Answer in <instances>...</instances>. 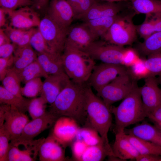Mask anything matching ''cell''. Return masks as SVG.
<instances>
[{
    "label": "cell",
    "instance_id": "1",
    "mask_svg": "<svg viewBox=\"0 0 161 161\" xmlns=\"http://www.w3.org/2000/svg\"><path fill=\"white\" fill-rule=\"evenodd\" d=\"M85 85L78 84L71 80L50 104L48 111L58 118L68 117L85 125L87 117Z\"/></svg>",
    "mask_w": 161,
    "mask_h": 161
},
{
    "label": "cell",
    "instance_id": "2",
    "mask_svg": "<svg viewBox=\"0 0 161 161\" xmlns=\"http://www.w3.org/2000/svg\"><path fill=\"white\" fill-rule=\"evenodd\" d=\"M87 117L85 125L97 131L104 144L112 149L108 133L112 124V113L103 100L95 95L88 84L85 88Z\"/></svg>",
    "mask_w": 161,
    "mask_h": 161
},
{
    "label": "cell",
    "instance_id": "3",
    "mask_svg": "<svg viewBox=\"0 0 161 161\" xmlns=\"http://www.w3.org/2000/svg\"><path fill=\"white\" fill-rule=\"evenodd\" d=\"M61 59L64 72L72 81L81 85L87 83L95 65L88 53L66 44Z\"/></svg>",
    "mask_w": 161,
    "mask_h": 161
},
{
    "label": "cell",
    "instance_id": "4",
    "mask_svg": "<svg viewBox=\"0 0 161 161\" xmlns=\"http://www.w3.org/2000/svg\"><path fill=\"white\" fill-rule=\"evenodd\" d=\"M109 109L114 116L115 131L124 130L128 126L142 121L147 117L138 85L118 106H112Z\"/></svg>",
    "mask_w": 161,
    "mask_h": 161
},
{
    "label": "cell",
    "instance_id": "5",
    "mask_svg": "<svg viewBox=\"0 0 161 161\" xmlns=\"http://www.w3.org/2000/svg\"><path fill=\"white\" fill-rule=\"evenodd\" d=\"M135 13L118 14L106 32L101 37L111 44L124 47L131 45L137 38L136 25L133 21Z\"/></svg>",
    "mask_w": 161,
    "mask_h": 161
},
{
    "label": "cell",
    "instance_id": "6",
    "mask_svg": "<svg viewBox=\"0 0 161 161\" xmlns=\"http://www.w3.org/2000/svg\"><path fill=\"white\" fill-rule=\"evenodd\" d=\"M137 81L128 69V72L119 75L97 92V95L109 108L113 104L127 96L137 85Z\"/></svg>",
    "mask_w": 161,
    "mask_h": 161
},
{
    "label": "cell",
    "instance_id": "7",
    "mask_svg": "<svg viewBox=\"0 0 161 161\" xmlns=\"http://www.w3.org/2000/svg\"><path fill=\"white\" fill-rule=\"evenodd\" d=\"M38 27L51 52L62 55L68 28L61 26L48 15L41 20Z\"/></svg>",
    "mask_w": 161,
    "mask_h": 161
},
{
    "label": "cell",
    "instance_id": "8",
    "mask_svg": "<svg viewBox=\"0 0 161 161\" xmlns=\"http://www.w3.org/2000/svg\"><path fill=\"white\" fill-rule=\"evenodd\" d=\"M58 118L49 111L41 116L29 121L25 126L20 136L10 141V145L26 148L31 144L34 138L45 130L54 125Z\"/></svg>",
    "mask_w": 161,
    "mask_h": 161
},
{
    "label": "cell",
    "instance_id": "9",
    "mask_svg": "<svg viewBox=\"0 0 161 161\" xmlns=\"http://www.w3.org/2000/svg\"><path fill=\"white\" fill-rule=\"evenodd\" d=\"M30 121L27 115L13 105L1 104L0 124H3L10 136L11 140L18 138Z\"/></svg>",
    "mask_w": 161,
    "mask_h": 161
},
{
    "label": "cell",
    "instance_id": "10",
    "mask_svg": "<svg viewBox=\"0 0 161 161\" xmlns=\"http://www.w3.org/2000/svg\"><path fill=\"white\" fill-rule=\"evenodd\" d=\"M126 48L111 44L103 40L95 41L85 52L94 60L103 63L122 65L123 56Z\"/></svg>",
    "mask_w": 161,
    "mask_h": 161
},
{
    "label": "cell",
    "instance_id": "11",
    "mask_svg": "<svg viewBox=\"0 0 161 161\" xmlns=\"http://www.w3.org/2000/svg\"><path fill=\"white\" fill-rule=\"evenodd\" d=\"M128 72V68L122 65L103 63L95 65L87 83L97 92L119 75Z\"/></svg>",
    "mask_w": 161,
    "mask_h": 161
},
{
    "label": "cell",
    "instance_id": "12",
    "mask_svg": "<svg viewBox=\"0 0 161 161\" xmlns=\"http://www.w3.org/2000/svg\"><path fill=\"white\" fill-rule=\"evenodd\" d=\"M143 86L139 87L143 106L148 115L161 106V88L157 78L150 76L144 79Z\"/></svg>",
    "mask_w": 161,
    "mask_h": 161
},
{
    "label": "cell",
    "instance_id": "13",
    "mask_svg": "<svg viewBox=\"0 0 161 161\" xmlns=\"http://www.w3.org/2000/svg\"><path fill=\"white\" fill-rule=\"evenodd\" d=\"M97 38L88 26L83 22L69 27L66 44L85 52Z\"/></svg>",
    "mask_w": 161,
    "mask_h": 161
},
{
    "label": "cell",
    "instance_id": "14",
    "mask_svg": "<svg viewBox=\"0 0 161 161\" xmlns=\"http://www.w3.org/2000/svg\"><path fill=\"white\" fill-rule=\"evenodd\" d=\"M78 123L73 118L65 116L59 117L55 123L52 134L64 148L75 139L79 128Z\"/></svg>",
    "mask_w": 161,
    "mask_h": 161
},
{
    "label": "cell",
    "instance_id": "15",
    "mask_svg": "<svg viewBox=\"0 0 161 161\" xmlns=\"http://www.w3.org/2000/svg\"><path fill=\"white\" fill-rule=\"evenodd\" d=\"M7 11L10 20L9 25L12 27L27 30L39 25L41 20L38 14L29 6Z\"/></svg>",
    "mask_w": 161,
    "mask_h": 161
},
{
    "label": "cell",
    "instance_id": "16",
    "mask_svg": "<svg viewBox=\"0 0 161 161\" xmlns=\"http://www.w3.org/2000/svg\"><path fill=\"white\" fill-rule=\"evenodd\" d=\"M71 80L65 72L49 75L43 82L40 94L47 103H52Z\"/></svg>",
    "mask_w": 161,
    "mask_h": 161
},
{
    "label": "cell",
    "instance_id": "17",
    "mask_svg": "<svg viewBox=\"0 0 161 161\" xmlns=\"http://www.w3.org/2000/svg\"><path fill=\"white\" fill-rule=\"evenodd\" d=\"M47 15L59 25L67 28L74 19L73 10L67 0H51Z\"/></svg>",
    "mask_w": 161,
    "mask_h": 161
},
{
    "label": "cell",
    "instance_id": "18",
    "mask_svg": "<svg viewBox=\"0 0 161 161\" xmlns=\"http://www.w3.org/2000/svg\"><path fill=\"white\" fill-rule=\"evenodd\" d=\"M64 148L51 134L41 142L38 151L40 161L66 160Z\"/></svg>",
    "mask_w": 161,
    "mask_h": 161
},
{
    "label": "cell",
    "instance_id": "19",
    "mask_svg": "<svg viewBox=\"0 0 161 161\" xmlns=\"http://www.w3.org/2000/svg\"><path fill=\"white\" fill-rule=\"evenodd\" d=\"M123 6L120 3L106 2L94 4L89 10L79 19L83 22L102 17L115 16L123 9Z\"/></svg>",
    "mask_w": 161,
    "mask_h": 161
},
{
    "label": "cell",
    "instance_id": "20",
    "mask_svg": "<svg viewBox=\"0 0 161 161\" xmlns=\"http://www.w3.org/2000/svg\"><path fill=\"white\" fill-rule=\"evenodd\" d=\"M112 149L114 156L123 160L135 159L139 154L125 136L124 130L115 131Z\"/></svg>",
    "mask_w": 161,
    "mask_h": 161
},
{
    "label": "cell",
    "instance_id": "21",
    "mask_svg": "<svg viewBox=\"0 0 161 161\" xmlns=\"http://www.w3.org/2000/svg\"><path fill=\"white\" fill-rule=\"evenodd\" d=\"M126 134L134 135L161 147V130L148 123H143L130 129H124Z\"/></svg>",
    "mask_w": 161,
    "mask_h": 161
},
{
    "label": "cell",
    "instance_id": "22",
    "mask_svg": "<svg viewBox=\"0 0 161 161\" xmlns=\"http://www.w3.org/2000/svg\"><path fill=\"white\" fill-rule=\"evenodd\" d=\"M37 61L48 75L65 72L61 59V55L51 53H37Z\"/></svg>",
    "mask_w": 161,
    "mask_h": 161
},
{
    "label": "cell",
    "instance_id": "23",
    "mask_svg": "<svg viewBox=\"0 0 161 161\" xmlns=\"http://www.w3.org/2000/svg\"><path fill=\"white\" fill-rule=\"evenodd\" d=\"M14 64L12 68L17 72L36 61L37 52L30 45L22 47H16L13 53Z\"/></svg>",
    "mask_w": 161,
    "mask_h": 161
},
{
    "label": "cell",
    "instance_id": "24",
    "mask_svg": "<svg viewBox=\"0 0 161 161\" xmlns=\"http://www.w3.org/2000/svg\"><path fill=\"white\" fill-rule=\"evenodd\" d=\"M40 144L29 145L24 150H20L18 147L9 145L6 161H33L38 153Z\"/></svg>",
    "mask_w": 161,
    "mask_h": 161
},
{
    "label": "cell",
    "instance_id": "25",
    "mask_svg": "<svg viewBox=\"0 0 161 161\" xmlns=\"http://www.w3.org/2000/svg\"><path fill=\"white\" fill-rule=\"evenodd\" d=\"M136 14L161 15V1L159 0H130Z\"/></svg>",
    "mask_w": 161,
    "mask_h": 161
},
{
    "label": "cell",
    "instance_id": "26",
    "mask_svg": "<svg viewBox=\"0 0 161 161\" xmlns=\"http://www.w3.org/2000/svg\"><path fill=\"white\" fill-rule=\"evenodd\" d=\"M31 99L16 96L6 90L3 86H0V103L16 107L20 111L25 113L27 111Z\"/></svg>",
    "mask_w": 161,
    "mask_h": 161
},
{
    "label": "cell",
    "instance_id": "27",
    "mask_svg": "<svg viewBox=\"0 0 161 161\" xmlns=\"http://www.w3.org/2000/svg\"><path fill=\"white\" fill-rule=\"evenodd\" d=\"M125 136L140 154L161 155V146L132 135L125 133Z\"/></svg>",
    "mask_w": 161,
    "mask_h": 161
},
{
    "label": "cell",
    "instance_id": "28",
    "mask_svg": "<svg viewBox=\"0 0 161 161\" xmlns=\"http://www.w3.org/2000/svg\"><path fill=\"white\" fill-rule=\"evenodd\" d=\"M138 51L148 56L161 52V31L154 32L140 43L137 46Z\"/></svg>",
    "mask_w": 161,
    "mask_h": 161
},
{
    "label": "cell",
    "instance_id": "29",
    "mask_svg": "<svg viewBox=\"0 0 161 161\" xmlns=\"http://www.w3.org/2000/svg\"><path fill=\"white\" fill-rule=\"evenodd\" d=\"M114 156L112 150L109 148L104 144L88 146L83 155L80 161H101L106 156Z\"/></svg>",
    "mask_w": 161,
    "mask_h": 161
},
{
    "label": "cell",
    "instance_id": "30",
    "mask_svg": "<svg viewBox=\"0 0 161 161\" xmlns=\"http://www.w3.org/2000/svg\"><path fill=\"white\" fill-rule=\"evenodd\" d=\"M16 72L21 82L24 83L35 78L41 77L45 78L48 76L37 60L20 71Z\"/></svg>",
    "mask_w": 161,
    "mask_h": 161
},
{
    "label": "cell",
    "instance_id": "31",
    "mask_svg": "<svg viewBox=\"0 0 161 161\" xmlns=\"http://www.w3.org/2000/svg\"><path fill=\"white\" fill-rule=\"evenodd\" d=\"M117 15L112 17H102L94 19L84 22L88 26L98 38L99 37H101L108 30Z\"/></svg>",
    "mask_w": 161,
    "mask_h": 161
},
{
    "label": "cell",
    "instance_id": "32",
    "mask_svg": "<svg viewBox=\"0 0 161 161\" xmlns=\"http://www.w3.org/2000/svg\"><path fill=\"white\" fill-rule=\"evenodd\" d=\"M75 139L83 142L88 146L104 144L98 132L95 129L88 127L79 128Z\"/></svg>",
    "mask_w": 161,
    "mask_h": 161
},
{
    "label": "cell",
    "instance_id": "33",
    "mask_svg": "<svg viewBox=\"0 0 161 161\" xmlns=\"http://www.w3.org/2000/svg\"><path fill=\"white\" fill-rule=\"evenodd\" d=\"M3 86L8 91L16 96L22 97L21 93V81L16 72L10 69L2 81Z\"/></svg>",
    "mask_w": 161,
    "mask_h": 161
},
{
    "label": "cell",
    "instance_id": "34",
    "mask_svg": "<svg viewBox=\"0 0 161 161\" xmlns=\"http://www.w3.org/2000/svg\"><path fill=\"white\" fill-rule=\"evenodd\" d=\"M43 83L41 78H37L28 81L25 83L24 87H21L22 96L29 98L36 97L41 94Z\"/></svg>",
    "mask_w": 161,
    "mask_h": 161
},
{
    "label": "cell",
    "instance_id": "35",
    "mask_svg": "<svg viewBox=\"0 0 161 161\" xmlns=\"http://www.w3.org/2000/svg\"><path fill=\"white\" fill-rule=\"evenodd\" d=\"M47 103L41 97L31 99L27 111L32 120L38 117L46 112Z\"/></svg>",
    "mask_w": 161,
    "mask_h": 161
},
{
    "label": "cell",
    "instance_id": "36",
    "mask_svg": "<svg viewBox=\"0 0 161 161\" xmlns=\"http://www.w3.org/2000/svg\"><path fill=\"white\" fill-rule=\"evenodd\" d=\"M30 45L37 53H52L50 51L38 27L35 28L30 38Z\"/></svg>",
    "mask_w": 161,
    "mask_h": 161
},
{
    "label": "cell",
    "instance_id": "37",
    "mask_svg": "<svg viewBox=\"0 0 161 161\" xmlns=\"http://www.w3.org/2000/svg\"><path fill=\"white\" fill-rule=\"evenodd\" d=\"M145 15L144 21L140 25H136L137 33L144 40L155 32L154 24L156 16Z\"/></svg>",
    "mask_w": 161,
    "mask_h": 161
},
{
    "label": "cell",
    "instance_id": "38",
    "mask_svg": "<svg viewBox=\"0 0 161 161\" xmlns=\"http://www.w3.org/2000/svg\"><path fill=\"white\" fill-rule=\"evenodd\" d=\"M71 6L74 14V19H79L92 7L97 2V0H67Z\"/></svg>",
    "mask_w": 161,
    "mask_h": 161
},
{
    "label": "cell",
    "instance_id": "39",
    "mask_svg": "<svg viewBox=\"0 0 161 161\" xmlns=\"http://www.w3.org/2000/svg\"><path fill=\"white\" fill-rule=\"evenodd\" d=\"M128 68L130 75L137 81L150 76L149 72L145 64V59L140 58L133 65Z\"/></svg>",
    "mask_w": 161,
    "mask_h": 161
},
{
    "label": "cell",
    "instance_id": "40",
    "mask_svg": "<svg viewBox=\"0 0 161 161\" xmlns=\"http://www.w3.org/2000/svg\"><path fill=\"white\" fill-rule=\"evenodd\" d=\"M145 63L150 76L161 75V52L148 56Z\"/></svg>",
    "mask_w": 161,
    "mask_h": 161
},
{
    "label": "cell",
    "instance_id": "41",
    "mask_svg": "<svg viewBox=\"0 0 161 161\" xmlns=\"http://www.w3.org/2000/svg\"><path fill=\"white\" fill-rule=\"evenodd\" d=\"M11 140L9 134L3 124L0 125V161H6Z\"/></svg>",
    "mask_w": 161,
    "mask_h": 161
},
{
    "label": "cell",
    "instance_id": "42",
    "mask_svg": "<svg viewBox=\"0 0 161 161\" xmlns=\"http://www.w3.org/2000/svg\"><path fill=\"white\" fill-rule=\"evenodd\" d=\"M4 30L11 42L17 47H19L27 30L16 28L9 25L7 26Z\"/></svg>",
    "mask_w": 161,
    "mask_h": 161
},
{
    "label": "cell",
    "instance_id": "43",
    "mask_svg": "<svg viewBox=\"0 0 161 161\" xmlns=\"http://www.w3.org/2000/svg\"><path fill=\"white\" fill-rule=\"evenodd\" d=\"M32 5L31 0H0L1 7L8 11L14 10Z\"/></svg>",
    "mask_w": 161,
    "mask_h": 161
},
{
    "label": "cell",
    "instance_id": "44",
    "mask_svg": "<svg viewBox=\"0 0 161 161\" xmlns=\"http://www.w3.org/2000/svg\"><path fill=\"white\" fill-rule=\"evenodd\" d=\"M140 58L137 51L132 48H126L124 52L122 65L129 68L134 64Z\"/></svg>",
    "mask_w": 161,
    "mask_h": 161
},
{
    "label": "cell",
    "instance_id": "45",
    "mask_svg": "<svg viewBox=\"0 0 161 161\" xmlns=\"http://www.w3.org/2000/svg\"><path fill=\"white\" fill-rule=\"evenodd\" d=\"M88 146L83 142L75 140L72 145V155L75 160L80 161Z\"/></svg>",
    "mask_w": 161,
    "mask_h": 161
},
{
    "label": "cell",
    "instance_id": "46",
    "mask_svg": "<svg viewBox=\"0 0 161 161\" xmlns=\"http://www.w3.org/2000/svg\"><path fill=\"white\" fill-rule=\"evenodd\" d=\"M13 55L7 58H0V80L2 81L14 64Z\"/></svg>",
    "mask_w": 161,
    "mask_h": 161
},
{
    "label": "cell",
    "instance_id": "47",
    "mask_svg": "<svg viewBox=\"0 0 161 161\" xmlns=\"http://www.w3.org/2000/svg\"><path fill=\"white\" fill-rule=\"evenodd\" d=\"M16 46L11 42L0 46V58H7L13 55Z\"/></svg>",
    "mask_w": 161,
    "mask_h": 161
},
{
    "label": "cell",
    "instance_id": "48",
    "mask_svg": "<svg viewBox=\"0 0 161 161\" xmlns=\"http://www.w3.org/2000/svg\"><path fill=\"white\" fill-rule=\"evenodd\" d=\"M135 160L137 161H161V155L151 154H139Z\"/></svg>",
    "mask_w": 161,
    "mask_h": 161
},
{
    "label": "cell",
    "instance_id": "49",
    "mask_svg": "<svg viewBox=\"0 0 161 161\" xmlns=\"http://www.w3.org/2000/svg\"><path fill=\"white\" fill-rule=\"evenodd\" d=\"M33 3L32 6L38 9L44 8L49 0H31Z\"/></svg>",
    "mask_w": 161,
    "mask_h": 161
},
{
    "label": "cell",
    "instance_id": "50",
    "mask_svg": "<svg viewBox=\"0 0 161 161\" xmlns=\"http://www.w3.org/2000/svg\"><path fill=\"white\" fill-rule=\"evenodd\" d=\"M11 42L9 38L4 32V29H0V46Z\"/></svg>",
    "mask_w": 161,
    "mask_h": 161
},
{
    "label": "cell",
    "instance_id": "51",
    "mask_svg": "<svg viewBox=\"0 0 161 161\" xmlns=\"http://www.w3.org/2000/svg\"><path fill=\"white\" fill-rule=\"evenodd\" d=\"M7 14V10L0 7V27L1 28L6 25V14Z\"/></svg>",
    "mask_w": 161,
    "mask_h": 161
},
{
    "label": "cell",
    "instance_id": "52",
    "mask_svg": "<svg viewBox=\"0 0 161 161\" xmlns=\"http://www.w3.org/2000/svg\"><path fill=\"white\" fill-rule=\"evenodd\" d=\"M154 31H161V15H156L154 24Z\"/></svg>",
    "mask_w": 161,
    "mask_h": 161
},
{
    "label": "cell",
    "instance_id": "53",
    "mask_svg": "<svg viewBox=\"0 0 161 161\" xmlns=\"http://www.w3.org/2000/svg\"><path fill=\"white\" fill-rule=\"evenodd\" d=\"M102 1H106V2H120L122 1H130V0H101Z\"/></svg>",
    "mask_w": 161,
    "mask_h": 161
},
{
    "label": "cell",
    "instance_id": "54",
    "mask_svg": "<svg viewBox=\"0 0 161 161\" xmlns=\"http://www.w3.org/2000/svg\"><path fill=\"white\" fill-rule=\"evenodd\" d=\"M157 78L159 84H160L161 86V77L158 76Z\"/></svg>",
    "mask_w": 161,
    "mask_h": 161
},
{
    "label": "cell",
    "instance_id": "55",
    "mask_svg": "<svg viewBox=\"0 0 161 161\" xmlns=\"http://www.w3.org/2000/svg\"><path fill=\"white\" fill-rule=\"evenodd\" d=\"M155 125L161 130V122Z\"/></svg>",
    "mask_w": 161,
    "mask_h": 161
},
{
    "label": "cell",
    "instance_id": "56",
    "mask_svg": "<svg viewBox=\"0 0 161 161\" xmlns=\"http://www.w3.org/2000/svg\"><path fill=\"white\" fill-rule=\"evenodd\" d=\"M160 76V77H161V75H160V76Z\"/></svg>",
    "mask_w": 161,
    "mask_h": 161
},
{
    "label": "cell",
    "instance_id": "57",
    "mask_svg": "<svg viewBox=\"0 0 161 161\" xmlns=\"http://www.w3.org/2000/svg\"><path fill=\"white\" fill-rule=\"evenodd\" d=\"M159 0L161 1V0Z\"/></svg>",
    "mask_w": 161,
    "mask_h": 161
}]
</instances>
